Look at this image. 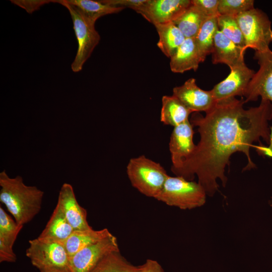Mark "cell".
<instances>
[{
  "label": "cell",
  "mask_w": 272,
  "mask_h": 272,
  "mask_svg": "<svg viewBox=\"0 0 272 272\" xmlns=\"http://www.w3.org/2000/svg\"><path fill=\"white\" fill-rule=\"evenodd\" d=\"M244 103L232 98L217 101L205 116L194 112L190 122L198 127L199 141L181 166L171 171L188 181L196 175L207 195L212 196L219 188L218 179L226 186L225 168L233 153L240 152L246 156L248 164L244 170L254 168L250 149L260 139L270 144L272 103L261 99L259 106L248 109L244 108Z\"/></svg>",
  "instance_id": "1"
},
{
  "label": "cell",
  "mask_w": 272,
  "mask_h": 272,
  "mask_svg": "<svg viewBox=\"0 0 272 272\" xmlns=\"http://www.w3.org/2000/svg\"><path fill=\"white\" fill-rule=\"evenodd\" d=\"M0 201L17 224L24 226L39 213L44 192L26 185L21 176L10 177L4 170L0 173Z\"/></svg>",
  "instance_id": "2"
},
{
  "label": "cell",
  "mask_w": 272,
  "mask_h": 272,
  "mask_svg": "<svg viewBox=\"0 0 272 272\" xmlns=\"http://www.w3.org/2000/svg\"><path fill=\"white\" fill-rule=\"evenodd\" d=\"M126 173L133 187L146 196L154 198L162 190L168 176L159 163L145 155L130 159Z\"/></svg>",
  "instance_id": "3"
},
{
  "label": "cell",
  "mask_w": 272,
  "mask_h": 272,
  "mask_svg": "<svg viewBox=\"0 0 272 272\" xmlns=\"http://www.w3.org/2000/svg\"><path fill=\"white\" fill-rule=\"evenodd\" d=\"M207 193L198 182L181 176L167 177L163 187L155 199L168 206L191 210L203 206Z\"/></svg>",
  "instance_id": "4"
},
{
  "label": "cell",
  "mask_w": 272,
  "mask_h": 272,
  "mask_svg": "<svg viewBox=\"0 0 272 272\" xmlns=\"http://www.w3.org/2000/svg\"><path fill=\"white\" fill-rule=\"evenodd\" d=\"M65 7L71 16L73 28L78 43V48L74 60L71 64L74 72L81 71L85 62L89 58L94 49L99 43L100 36L95 24L91 23L75 6L65 0L52 1Z\"/></svg>",
  "instance_id": "5"
},
{
  "label": "cell",
  "mask_w": 272,
  "mask_h": 272,
  "mask_svg": "<svg viewBox=\"0 0 272 272\" xmlns=\"http://www.w3.org/2000/svg\"><path fill=\"white\" fill-rule=\"evenodd\" d=\"M244 36L246 49L255 51L269 49L272 42L271 22L261 10L253 8L235 17Z\"/></svg>",
  "instance_id": "6"
},
{
  "label": "cell",
  "mask_w": 272,
  "mask_h": 272,
  "mask_svg": "<svg viewBox=\"0 0 272 272\" xmlns=\"http://www.w3.org/2000/svg\"><path fill=\"white\" fill-rule=\"evenodd\" d=\"M29 243L26 255L39 270L48 267L69 266V256L63 242L38 237L29 240Z\"/></svg>",
  "instance_id": "7"
},
{
  "label": "cell",
  "mask_w": 272,
  "mask_h": 272,
  "mask_svg": "<svg viewBox=\"0 0 272 272\" xmlns=\"http://www.w3.org/2000/svg\"><path fill=\"white\" fill-rule=\"evenodd\" d=\"M254 58L257 60L259 68L250 80L245 92V102L261 99L272 103V51L268 49L255 51ZM268 148L272 150V127Z\"/></svg>",
  "instance_id": "8"
},
{
  "label": "cell",
  "mask_w": 272,
  "mask_h": 272,
  "mask_svg": "<svg viewBox=\"0 0 272 272\" xmlns=\"http://www.w3.org/2000/svg\"><path fill=\"white\" fill-rule=\"evenodd\" d=\"M117 251V240L111 234L78 251L69 258V266L73 272H90L106 255Z\"/></svg>",
  "instance_id": "9"
},
{
  "label": "cell",
  "mask_w": 272,
  "mask_h": 272,
  "mask_svg": "<svg viewBox=\"0 0 272 272\" xmlns=\"http://www.w3.org/2000/svg\"><path fill=\"white\" fill-rule=\"evenodd\" d=\"M191 5L190 0H146L137 12L155 25L174 21Z\"/></svg>",
  "instance_id": "10"
},
{
  "label": "cell",
  "mask_w": 272,
  "mask_h": 272,
  "mask_svg": "<svg viewBox=\"0 0 272 272\" xmlns=\"http://www.w3.org/2000/svg\"><path fill=\"white\" fill-rule=\"evenodd\" d=\"M230 73L224 80L216 85L211 90L216 101L242 96L255 72L245 62L231 69Z\"/></svg>",
  "instance_id": "11"
},
{
  "label": "cell",
  "mask_w": 272,
  "mask_h": 272,
  "mask_svg": "<svg viewBox=\"0 0 272 272\" xmlns=\"http://www.w3.org/2000/svg\"><path fill=\"white\" fill-rule=\"evenodd\" d=\"M193 127L189 120L174 127L169 143L171 171L179 168L194 151L196 145L193 142Z\"/></svg>",
  "instance_id": "12"
},
{
  "label": "cell",
  "mask_w": 272,
  "mask_h": 272,
  "mask_svg": "<svg viewBox=\"0 0 272 272\" xmlns=\"http://www.w3.org/2000/svg\"><path fill=\"white\" fill-rule=\"evenodd\" d=\"M172 95L193 112H206L216 102L211 91L200 89L194 78H190L182 85L174 87Z\"/></svg>",
  "instance_id": "13"
},
{
  "label": "cell",
  "mask_w": 272,
  "mask_h": 272,
  "mask_svg": "<svg viewBox=\"0 0 272 272\" xmlns=\"http://www.w3.org/2000/svg\"><path fill=\"white\" fill-rule=\"evenodd\" d=\"M57 205L74 230L92 228L87 221V211L78 203L73 187L70 184H62L59 192Z\"/></svg>",
  "instance_id": "14"
},
{
  "label": "cell",
  "mask_w": 272,
  "mask_h": 272,
  "mask_svg": "<svg viewBox=\"0 0 272 272\" xmlns=\"http://www.w3.org/2000/svg\"><path fill=\"white\" fill-rule=\"evenodd\" d=\"M245 49L237 45L219 30L214 40L212 60L214 64L223 63L231 69L244 62Z\"/></svg>",
  "instance_id": "15"
},
{
  "label": "cell",
  "mask_w": 272,
  "mask_h": 272,
  "mask_svg": "<svg viewBox=\"0 0 272 272\" xmlns=\"http://www.w3.org/2000/svg\"><path fill=\"white\" fill-rule=\"evenodd\" d=\"M23 225L17 223L0 207V262H15L17 256L13 249Z\"/></svg>",
  "instance_id": "16"
},
{
  "label": "cell",
  "mask_w": 272,
  "mask_h": 272,
  "mask_svg": "<svg viewBox=\"0 0 272 272\" xmlns=\"http://www.w3.org/2000/svg\"><path fill=\"white\" fill-rule=\"evenodd\" d=\"M170 58V69L175 73H183L191 70L196 71L199 63L203 62L194 38H186Z\"/></svg>",
  "instance_id": "17"
},
{
  "label": "cell",
  "mask_w": 272,
  "mask_h": 272,
  "mask_svg": "<svg viewBox=\"0 0 272 272\" xmlns=\"http://www.w3.org/2000/svg\"><path fill=\"white\" fill-rule=\"evenodd\" d=\"M192 112L174 96L162 97L160 120L163 124L174 127L189 120Z\"/></svg>",
  "instance_id": "18"
},
{
  "label": "cell",
  "mask_w": 272,
  "mask_h": 272,
  "mask_svg": "<svg viewBox=\"0 0 272 272\" xmlns=\"http://www.w3.org/2000/svg\"><path fill=\"white\" fill-rule=\"evenodd\" d=\"M107 228L95 230L93 228L75 230L63 242L69 258L83 248L111 235Z\"/></svg>",
  "instance_id": "19"
},
{
  "label": "cell",
  "mask_w": 272,
  "mask_h": 272,
  "mask_svg": "<svg viewBox=\"0 0 272 272\" xmlns=\"http://www.w3.org/2000/svg\"><path fill=\"white\" fill-rule=\"evenodd\" d=\"M154 26L159 35L157 46L167 57L170 58L186 38L172 22Z\"/></svg>",
  "instance_id": "20"
},
{
  "label": "cell",
  "mask_w": 272,
  "mask_h": 272,
  "mask_svg": "<svg viewBox=\"0 0 272 272\" xmlns=\"http://www.w3.org/2000/svg\"><path fill=\"white\" fill-rule=\"evenodd\" d=\"M74 231L60 208L56 204L49 220L38 237L64 242Z\"/></svg>",
  "instance_id": "21"
},
{
  "label": "cell",
  "mask_w": 272,
  "mask_h": 272,
  "mask_svg": "<svg viewBox=\"0 0 272 272\" xmlns=\"http://www.w3.org/2000/svg\"><path fill=\"white\" fill-rule=\"evenodd\" d=\"M68 3L75 6L91 23L95 24L100 17L121 11L123 8L116 7L105 4L102 1L93 0H65Z\"/></svg>",
  "instance_id": "22"
},
{
  "label": "cell",
  "mask_w": 272,
  "mask_h": 272,
  "mask_svg": "<svg viewBox=\"0 0 272 272\" xmlns=\"http://www.w3.org/2000/svg\"><path fill=\"white\" fill-rule=\"evenodd\" d=\"M207 19L191 3L187 10L172 22L179 29L186 38H194Z\"/></svg>",
  "instance_id": "23"
},
{
  "label": "cell",
  "mask_w": 272,
  "mask_h": 272,
  "mask_svg": "<svg viewBox=\"0 0 272 272\" xmlns=\"http://www.w3.org/2000/svg\"><path fill=\"white\" fill-rule=\"evenodd\" d=\"M218 30L217 17L208 18L194 38L196 46L203 61L208 55L212 54L214 37Z\"/></svg>",
  "instance_id": "24"
},
{
  "label": "cell",
  "mask_w": 272,
  "mask_h": 272,
  "mask_svg": "<svg viewBox=\"0 0 272 272\" xmlns=\"http://www.w3.org/2000/svg\"><path fill=\"white\" fill-rule=\"evenodd\" d=\"M218 30L239 47L246 50L245 39L235 17L219 15L217 17Z\"/></svg>",
  "instance_id": "25"
},
{
  "label": "cell",
  "mask_w": 272,
  "mask_h": 272,
  "mask_svg": "<svg viewBox=\"0 0 272 272\" xmlns=\"http://www.w3.org/2000/svg\"><path fill=\"white\" fill-rule=\"evenodd\" d=\"M253 0H219L218 11L220 15L236 17L254 7Z\"/></svg>",
  "instance_id": "26"
},
{
  "label": "cell",
  "mask_w": 272,
  "mask_h": 272,
  "mask_svg": "<svg viewBox=\"0 0 272 272\" xmlns=\"http://www.w3.org/2000/svg\"><path fill=\"white\" fill-rule=\"evenodd\" d=\"M219 0H191V3L196 6L208 18L218 17Z\"/></svg>",
  "instance_id": "27"
},
{
  "label": "cell",
  "mask_w": 272,
  "mask_h": 272,
  "mask_svg": "<svg viewBox=\"0 0 272 272\" xmlns=\"http://www.w3.org/2000/svg\"><path fill=\"white\" fill-rule=\"evenodd\" d=\"M11 3L25 9L28 13L32 14L39 9L43 5L52 2L47 0H11Z\"/></svg>",
  "instance_id": "28"
},
{
  "label": "cell",
  "mask_w": 272,
  "mask_h": 272,
  "mask_svg": "<svg viewBox=\"0 0 272 272\" xmlns=\"http://www.w3.org/2000/svg\"><path fill=\"white\" fill-rule=\"evenodd\" d=\"M103 2L116 7L131 9L137 12L146 0H102Z\"/></svg>",
  "instance_id": "29"
},
{
  "label": "cell",
  "mask_w": 272,
  "mask_h": 272,
  "mask_svg": "<svg viewBox=\"0 0 272 272\" xmlns=\"http://www.w3.org/2000/svg\"><path fill=\"white\" fill-rule=\"evenodd\" d=\"M143 266L142 272H164L160 263L155 260L148 259Z\"/></svg>",
  "instance_id": "30"
},
{
  "label": "cell",
  "mask_w": 272,
  "mask_h": 272,
  "mask_svg": "<svg viewBox=\"0 0 272 272\" xmlns=\"http://www.w3.org/2000/svg\"><path fill=\"white\" fill-rule=\"evenodd\" d=\"M40 272H73L69 266L62 267H48L39 270Z\"/></svg>",
  "instance_id": "31"
}]
</instances>
